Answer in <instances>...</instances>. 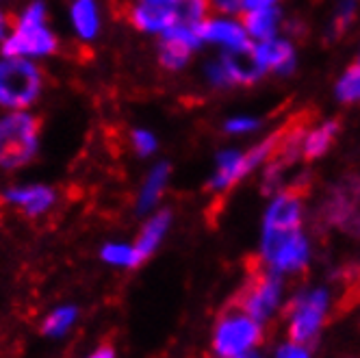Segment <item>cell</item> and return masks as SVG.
Listing matches in <instances>:
<instances>
[{"mask_svg": "<svg viewBox=\"0 0 360 358\" xmlns=\"http://www.w3.org/2000/svg\"><path fill=\"white\" fill-rule=\"evenodd\" d=\"M328 309H330V293L326 289H311L295 295L287 311L291 343L306 345L315 341L323 326Z\"/></svg>", "mask_w": 360, "mask_h": 358, "instance_id": "cell-6", "label": "cell"}, {"mask_svg": "<svg viewBox=\"0 0 360 358\" xmlns=\"http://www.w3.org/2000/svg\"><path fill=\"white\" fill-rule=\"evenodd\" d=\"M282 280L271 269H256L250 274L245 287L237 295V309L248 313L259 324L267 321L280 306Z\"/></svg>", "mask_w": 360, "mask_h": 358, "instance_id": "cell-7", "label": "cell"}, {"mask_svg": "<svg viewBox=\"0 0 360 358\" xmlns=\"http://www.w3.org/2000/svg\"><path fill=\"white\" fill-rule=\"evenodd\" d=\"M337 135H339V122H334V120L319 124L313 131H306L302 146H300V155L306 161L323 157L330 150V146L334 143V139H337Z\"/></svg>", "mask_w": 360, "mask_h": 358, "instance_id": "cell-16", "label": "cell"}, {"mask_svg": "<svg viewBox=\"0 0 360 358\" xmlns=\"http://www.w3.org/2000/svg\"><path fill=\"white\" fill-rule=\"evenodd\" d=\"M261 254L276 274H293L308 265L311 245L302 228H263Z\"/></svg>", "mask_w": 360, "mask_h": 358, "instance_id": "cell-4", "label": "cell"}, {"mask_svg": "<svg viewBox=\"0 0 360 358\" xmlns=\"http://www.w3.org/2000/svg\"><path fill=\"white\" fill-rule=\"evenodd\" d=\"M261 339V324L233 306L217 319V326L213 330V352L217 358H237L254 350V345H259Z\"/></svg>", "mask_w": 360, "mask_h": 358, "instance_id": "cell-5", "label": "cell"}, {"mask_svg": "<svg viewBox=\"0 0 360 358\" xmlns=\"http://www.w3.org/2000/svg\"><path fill=\"white\" fill-rule=\"evenodd\" d=\"M126 18L131 20L135 29H139L143 33H165L174 24L172 7L146 5V3L131 5L126 9Z\"/></svg>", "mask_w": 360, "mask_h": 358, "instance_id": "cell-13", "label": "cell"}, {"mask_svg": "<svg viewBox=\"0 0 360 358\" xmlns=\"http://www.w3.org/2000/svg\"><path fill=\"white\" fill-rule=\"evenodd\" d=\"M39 117L11 111L0 117V167L15 170L33 161L39 143Z\"/></svg>", "mask_w": 360, "mask_h": 358, "instance_id": "cell-1", "label": "cell"}, {"mask_svg": "<svg viewBox=\"0 0 360 358\" xmlns=\"http://www.w3.org/2000/svg\"><path fill=\"white\" fill-rule=\"evenodd\" d=\"M209 9H211L209 0H174L172 5L174 22L187 24V27H202Z\"/></svg>", "mask_w": 360, "mask_h": 358, "instance_id": "cell-22", "label": "cell"}, {"mask_svg": "<svg viewBox=\"0 0 360 358\" xmlns=\"http://www.w3.org/2000/svg\"><path fill=\"white\" fill-rule=\"evenodd\" d=\"M202 41L217 44L226 50H245L250 48V35L241 22L228 18H213L204 20L200 27Z\"/></svg>", "mask_w": 360, "mask_h": 358, "instance_id": "cell-9", "label": "cell"}, {"mask_svg": "<svg viewBox=\"0 0 360 358\" xmlns=\"http://www.w3.org/2000/svg\"><path fill=\"white\" fill-rule=\"evenodd\" d=\"M5 200L18 207L27 217H39L55 204V191L44 185H29V187H11L5 193Z\"/></svg>", "mask_w": 360, "mask_h": 358, "instance_id": "cell-11", "label": "cell"}, {"mask_svg": "<svg viewBox=\"0 0 360 358\" xmlns=\"http://www.w3.org/2000/svg\"><path fill=\"white\" fill-rule=\"evenodd\" d=\"M139 3H146V5H159V7H172L174 0H139Z\"/></svg>", "mask_w": 360, "mask_h": 358, "instance_id": "cell-32", "label": "cell"}, {"mask_svg": "<svg viewBox=\"0 0 360 358\" xmlns=\"http://www.w3.org/2000/svg\"><path fill=\"white\" fill-rule=\"evenodd\" d=\"M356 11H358L356 0H341L337 11L332 15V35H343L356 20Z\"/></svg>", "mask_w": 360, "mask_h": 358, "instance_id": "cell-24", "label": "cell"}, {"mask_svg": "<svg viewBox=\"0 0 360 358\" xmlns=\"http://www.w3.org/2000/svg\"><path fill=\"white\" fill-rule=\"evenodd\" d=\"M209 5L221 15H239L245 11V0H209Z\"/></svg>", "mask_w": 360, "mask_h": 358, "instance_id": "cell-26", "label": "cell"}, {"mask_svg": "<svg viewBox=\"0 0 360 358\" xmlns=\"http://www.w3.org/2000/svg\"><path fill=\"white\" fill-rule=\"evenodd\" d=\"M72 24H74L76 33H79L83 39L96 37L100 20H98V7H96L94 0H74Z\"/></svg>", "mask_w": 360, "mask_h": 358, "instance_id": "cell-19", "label": "cell"}, {"mask_svg": "<svg viewBox=\"0 0 360 358\" xmlns=\"http://www.w3.org/2000/svg\"><path fill=\"white\" fill-rule=\"evenodd\" d=\"M57 50V37L46 27V7L31 3L15 22L13 33L3 41L5 57H44Z\"/></svg>", "mask_w": 360, "mask_h": 358, "instance_id": "cell-2", "label": "cell"}, {"mask_svg": "<svg viewBox=\"0 0 360 358\" xmlns=\"http://www.w3.org/2000/svg\"><path fill=\"white\" fill-rule=\"evenodd\" d=\"M131 139H133V146L137 150V155H141V157H148V155H152L154 150H157V137H154L150 131H143V129L133 131Z\"/></svg>", "mask_w": 360, "mask_h": 358, "instance_id": "cell-25", "label": "cell"}, {"mask_svg": "<svg viewBox=\"0 0 360 358\" xmlns=\"http://www.w3.org/2000/svg\"><path fill=\"white\" fill-rule=\"evenodd\" d=\"M85 358H117V354H115V347L111 343H102L96 350H91Z\"/></svg>", "mask_w": 360, "mask_h": 358, "instance_id": "cell-29", "label": "cell"}, {"mask_svg": "<svg viewBox=\"0 0 360 358\" xmlns=\"http://www.w3.org/2000/svg\"><path fill=\"white\" fill-rule=\"evenodd\" d=\"M252 172L250 163H248V157L245 152H239V150H226L217 157V167H215V174L211 178L209 187L213 191H226L233 185H237L243 176H248Z\"/></svg>", "mask_w": 360, "mask_h": 358, "instance_id": "cell-12", "label": "cell"}, {"mask_svg": "<svg viewBox=\"0 0 360 358\" xmlns=\"http://www.w3.org/2000/svg\"><path fill=\"white\" fill-rule=\"evenodd\" d=\"M191 53H193V48L187 46L185 41H178L174 37L163 35L161 46H159V63L165 70H180L187 65Z\"/></svg>", "mask_w": 360, "mask_h": 358, "instance_id": "cell-21", "label": "cell"}, {"mask_svg": "<svg viewBox=\"0 0 360 358\" xmlns=\"http://www.w3.org/2000/svg\"><path fill=\"white\" fill-rule=\"evenodd\" d=\"M100 259L105 261L111 267L117 269H135L141 265V259L135 250V245H128V243H107L102 245L100 250Z\"/></svg>", "mask_w": 360, "mask_h": 358, "instance_id": "cell-20", "label": "cell"}, {"mask_svg": "<svg viewBox=\"0 0 360 358\" xmlns=\"http://www.w3.org/2000/svg\"><path fill=\"white\" fill-rule=\"evenodd\" d=\"M337 98L341 102H360V61L345 70L337 83Z\"/></svg>", "mask_w": 360, "mask_h": 358, "instance_id": "cell-23", "label": "cell"}, {"mask_svg": "<svg viewBox=\"0 0 360 358\" xmlns=\"http://www.w3.org/2000/svg\"><path fill=\"white\" fill-rule=\"evenodd\" d=\"M169 224H172V213L169 211H159V213H154L141 228V233L137 237V241L133 243L137 254H139V259L141 263L148 261L154 252L159 250L161 241L165 239L167 235V230H169Z\"/></svg>", "mask_w": 360, "mask_h": 358, "instance_id": "cell-14", "label": "cell"}, {"mask_svg": "<svg viewBox=\"0 0 360 358\" xmlns=\"http://www.w3.org/2000/svg\"><path fill=\"white\" fill-rule=\"evenodd\" d=\"M243 27L248 31V35L256 41L263 39H271L276 37L278 29H280V11L276 7H263V9H248L243 11Z\"/></svg>", "mask_w": 360, "mask_h": 358, "instance_id": "cell-15", "label": "cell"}, {"mask_svg": "<svg viewBox=\"0 0 360 358\" xmlns=\"http://www.w3.org/2000/svg\"><path fill=\"white\" fill-rule=\"evenodd\" d=\"M7 29H9V18L0 11V39L5 37V33H7Z\"/></svg>", "mask_w": 360, "mask_h": 358, "instance_id": "cell-31", "label": "cell"}, {"mask_svg": "<svg viewBox=\"0 0 360 358\" xmlns=\"http://www.w3.org/2000/svg\"><path fill=\"white\" fill-rule=\"evenodd\" d=\"M276 358H311V354L306 352V347H302L297 343H287L278 350Z\"/></svg>", "mask_w": 360, "mask_h": 358, "instance_id": "cell-28", "label": "cell"}, {"mask_svg": "<svg viewBox=\"0 0 360 358\" xmlns=\"http://www.w3.org/2000/svg\"><path fill=\"white\" fill-rule=\"evenodd\" d=\"M79 306L74 304H61L57 309L50 311L44 319H41V335L46 339H63L74 330V326L79 324Z\"/></svg>", "mask_w": 360, "mask_h": 358, "instance_id": "cell-17", "label": "cell"}, {"mask_svg": "<svg viewBox=\"0 0 360 358\" xmlns=\"http://www.w3.org/2000/svg\"><path fill=\"white\" fill-rule=\"evenodd\" d=\"M167 178H169V165L167 163H159V165L152 167L150 176L146 178V183L141 187V193H139V202H137L139 213H148L157 207V202L161 200V196L165 191Z\"/></svg>", "mask_w": 360, "mask_h": 358, "instance_id": "cell-18", "label": "cell"}, {"mask_svg": "<svg viewBox=\"0 0 360 358\" xmlns=\"http://www.w3.org/2000/svg\"><path fill=\"white\" fill-rule=\"evenodd\" d=\"M237 358H261L259 354H254L252 350L250 352H245V354H241V356H237Z\"/></svg>", "mask_w": 360, "mask_h": 358, "instance_id": "cell-33", "label": "cell"}, {"mask_svg": "<svg viewBox=\"0 0 360 358\" xmlns=\"http://www.w3.org/2000/svg\"><path fill=\"white\" fill-rule=\"evenodd\" d=\"M41 72L27 57L0 61V107L22 111L31 107L41 91Z\"/></svg>", "mask_w": 360, "mask_h": 358, "instance_id": "cell-3", "label": "cell"}, {"mask_svg": "<svg viewBox=\"0 0 360 358\" xmlns=\"http://www.w3.org/2000/svg\"><path fill=\"white\" fill-rule=\"evenodd\" d=\"M209 81L217 87L228 85H252L263 76L261 65L256 63L252 55V46L245 50H228L217 61L209 63L207 68Z\"/></svg>", "mask_w": 360, "mask_h": 358, "instance_id": "cell-8", "label": "cell"}, {"mask_svg": "<svg viewBox=\"0 0 360 358\" xmlns=\"http://www.w3.org/2000/svg\"><path fill=\"white\" fill-rule=\"evenodd\" d=\"M278 0H245V11L248 9H263V7H276Z\"/></svg>", "mask_w": 360, "mask_h": 358, "instance_id": "cell-30", "label": "cell"}, {"mask_svg": "<svg viewBox=\"0 0 360 358\" xmlns=\"http://www.w3.org/2000/svg\"><path fill=\"white\" fill-rule=\"evenodd\" d=\"M256 126H259V122H256L254 117H230L226 122V131L233 133V135H245V133L254 131Z\"/></svg>", "mask_w": 360, "mask_h": 358, "instance_id": "cell-27", "label": "cell"}, {"mask_svg": "<svg viewBox=\"0 0 360 358\" xmlns=\"http://www.w3.org/2000/svg\"><path fill=\"white\" fill-rule=\"evenodd\" d=\"M252 55H254L256 63L261 65L263 72L287 74L295 65L293 46L289 41H285V39H278V37L256 41V46H252Z\"/></svg>", "mask_w": 360, "mask_h": 358, "instance_id": "cell-10", "label": "cell"}]
</instances>
